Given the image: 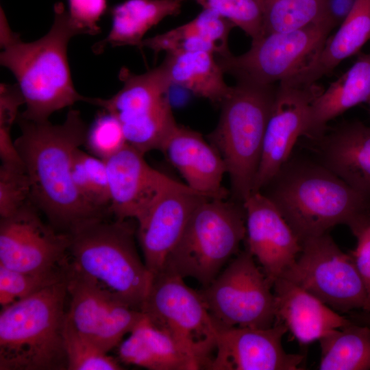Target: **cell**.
<instances>
[{
  "mask_svg": "<svg viewBox=\"0 0 370 370\" xmlns=\"http://www.w3.org/2000/svg\"><path fill=\"white\" fill-rule=\"evenodd\" d=\"M122 88L109 99L92 98L90 104L114 115L121 124L127 143L145 154L162 151L177 126L166 93L172 85L161 64L143 74L123 67Z\"/></svg>",
  "mask_w": 370,
  "mask_h": 370,
  "instance_id": "obj_8",
  "label": "cell"
},
{
  "mask_svg": "<svg viewBox=\"0 0 370 370\" xmlns=\"http://www.w3.org/2000/svg\"><path fill=\"white\" fill-rule=\"evenodd\" d=\"M66 277L2 307L0 370H64Z\"/></svg>",
  "mask_w": 370,
  "mask_h": 370,
  "instance_id": "obj_5",
  "label": "cell"
},
{
  "mask_svg": "<svg viewBox=\"0 0 370 370\" xmlns=\"http://www.w3.org/2000/svg\"><path fill=\"white\" fill-rule=\"evenodd\" d=\"M338 25L332 18L285 32L264 34L251 40L245 53L216 56L224 73L236 82L275 85L306 66Z\"/></svg>",
  "mask_w": 370,
  "mask_h": 370,
  "instance_id": "obj_10",
  "label": "cell"
},
{
  "mask_svg": "<svg viewBox=\"0 0 370 370\" xmlns=\"http://www.w3.org/2000/svg\"><path fill=\"white\" fill-rule=\"evenodd\" d=\"M339 25L306 66L280 83L297 86L314 84L344 60L358 53L370 39V0H356Z\"/></svg>",
  "mask_w": 370,
  "mask_h": 370,
  "instance_id": "obj_23",
  "label": "cell"
},
{
  "mask_svg": "<svg viewBox=\"0 0 370 370\" xmlns=\"http://www.w3.org/2000/svg\"><path fill=\"white\" fill-rule=\"evenodd\" d=\"M246 214V249L273 284L301 250V243L274 204L260 191L243 201Z\"/></svg>",
  "mask_w": 370,
  "mask_h": 370,
  "instance_id": "obj_18",
  "label": "cell"
},
{
  "mask_svg": "<svg viewBox=\"0 0 370 370\" xmlns=\"http://www.w3.org/2000/svg\"><path fill=\"white\" fill-rule=\"evenodd\" d=\"M286 325L268 328L217 326L216 349L208 369L297 370L304 356L286 352L282 344Z\"/></svg>",
  "mask_w": 370,
  "mask_h": 370,
  "instance_id": "obj_17",
  "label": "cell"
},
{
  "mask_svg": "<svg viewBox=\"0 0 370 370\" xmlns=\"http://www.w3.org/2000/svg\"><path fill=\"white\" fill-rule=\"evenodd\" d=\"M21 135L14 145L29 177L30 201L60 232L108 212L88 204L73 183L71 166L74 152L86 140L88 127L79 111L71 110L65 121L58 125L48 120L34 121L19 114Z\"/></svg>",
  "mask_w": 370,
  "mask_h": 370,
  "instance_id": "obj_1",
  "label": "cell"
},
{
  "mask_svg": "<svg viewBox=\"0 0 370 370\" xmlns=\"http://www.w3.org/2000/svg\"><path fill=\"white\" fill-rule=\"evenodd\" d=\"M118 346L119 361L150 370H197L194 361L145 316Z\"/></svg>",
  "mask_w": 370,
  "mask_h": 370,
  "instance_id": "obj_25",
  "label": "cell"
},
{
  "mask_svg": "<svg viewBox=\"0 0 370 370\" xmlns=\"http://www.w3.org/2000/svg\"><path fill=\"white\" fill-rule=\"evenodd\" d=\"M367 101L370 102V51L360 54L345 73L312 101L304 136L318 140L330 121Z\"/></svg>",
  "mask_w": 370,
  "mask_h": 370,
  "instance_id": "obj_24",
  "label": "cell"
},
{
  "mask_svg": "<svg viewBox=\"0 0 370 370\" xmlns=\"http://www.w3.org/2000/svg\"><path fill=\"white\" fill-rule=\"evenodd\" d=\"M68 233L66 274L141 311L153 275L138 255L136 230L127 219H95Z\"/></svg>",
  "mask_w": 370,
  "mask_h": 370,
  "instance_id": "obj_4",
  "label": "cell"
},
{
  "mask_svg": "<svg viewBox=\"0 0 370 370\" xmlns=\"http://www.w3.org/2000/svg\"><path fill=\"white\" fill-rule=\"evenodd\" d=\"M259 1L262 11L264 34L293 30L332 18L328 12L329 0Z\"/></svg>",
  "mask_w": 370,
  "mask_h": 370,
  "instance_id": "obj_30",
  "label": "cell"
},
{
  "mask_svg": "<svg viewBox=\"0 0 370 370\" xmlns=\"http://www.w3.org/2000/svg\"><path fill=\"white\" fill-rule=\"evenodd\" d=\"M207 198L193 191L167 192L137 222L136 234L144 262L153 277L162 269L193 211Z\"/></svg>",
  "mask_w": 370,
  "mask_h": 370,
  "instance_id": "obj_19",
  "label": "cell"
},
{
  "mask_svg": "<svg viewBox=\"0 0 370 370\" xmlns=\"http://www.w3.org/2000/svg\"><path fill=\"white\" fill-rule=\"evenodd\" d=\"M262 190L301 243L337 225L356 236L370 225V199L321 163L289 158Z\"/></svg>",
  "mask_w": 370,
  "mask_h": 370,
  "instance_id": "obj_2",
  "label": "cell"
},
{
  "mask_svg": "<svg viewBox=\"0 0 370 370\" xmlns=\"http://www.w3.org/2000/svg\"><path fill=\"white\" fill-rule=\"evenodd\" d=\"M354 319L358 324L370 327V312L360 310L354 314Z\"/></svg>",
  "mask_w": 370,
  "mask_h": 370,
  "instance_id": "obj_41",
  "label": "cell"
},
{
  "mask_svg": "<svg viewBox=\"0 0 370 370\" xmlns=\"http://www.w3.org/2000/svg\"><path fill=\"white\" fill-rule=\"evenodd\" d=\"M246 238L243 202L207 198L193 211L162 269L209 285Z\"/></svg>",
  "mask_w": 370,
  "mask_h": 370,
  "instance_id": "obj_7",
  "label": "cell"
},
{
  "mask_svg": "<svg viewBox=\"0 0 370 370\" xmlns=\"http://www.w3.org/2000/svg\"><path fill=\"white\" fill-rule=\"evenodd\" d=\"M182 0H127L110 10L112 27L108 36L95 43L92 51L101 53L106 45L135 46L141 49L145 34L169 16L180 12Z\"/></svg>",
  "mask_w": 370,
  "mask_h": 370,
  "instance_id": "obj_27",
  "label": "cell"
},
{
  "mask_svg": "<svg viewBox=\"0 0 370 370\" xmlns=\"http://www.w3.org/2000/svg\"><path fill=\"white\" fill-rule=\"evenodd\" d=\"M370 103V102H369Z\"/></svg>",
  "mask_w": 370,
  "mask_h": 370,
  "instance_id": "obj_42",
  "label": "cell"
},
{
  "mask_svg": "<svg viewBox=\"0 0 370 370\" xmlns=\"http://www.w3.org/2000/svg\"><path fill=\"white\" fill-rule=\"evenodd\" d=\"M318 140L321 164L370 199V127L346 121Z\"/></svg>",
  "mask_w": 370,
  "mask_h": 370,
  "instance_id": "obj_22",
  "label": "cell"
},
{
  "mask_svg": "<svg viewBox=\"0 0 370 370\" xmlns=\"http://www.w3.org/2000/svg\"><path fill=\"white\" fill-rule=\"evenodd\" d=\"M54 14L46 35L24 42L10 28L1 8L0 63L13 73L23 96L26 110L19 115L31 121H47L57 110L91 99L75 88L67 59L70 39L86 33L71 21L62 3L55 4Z\"/></svg>",
  "mask_w": 370,
  "mask_h": 370,
  "instance_id": "obj_3",
  "label": "cell"
},
{
  "mask_svg": "<svg viewBox=\"0 0 370 370\" xmlns=\"http://www.w3.org/2000/svg\"><path fill=\"white\" fill-rule=\"evenodd\" d=\"M162 152L192 190L208 198L227 199L229 191L222 186L226 165L201 134L177 124Z\"/></svg>",
  "mask_w": 370,
  "mask_h": 370,
  "instance_id": "obj_20",
  "label": "cell"
},
{
  "mask_svg": "<svg viewBox=\"0 0 370 370\" xmlns=\"http://www.w3.org/2000/svg\"><path fill=\"white\" fill-rule=\"evenodd\" d=\"M65 278L66 272L36 274L0 264V304L1 307L6 306Z\"/></svg>",
  "mask_w": 370,
  "mask_h": 370,
  "instance_id": "obj_34",
  "label": "cell"
},
{
  "mask_svg": "<svg viewBox=\"0 0 370 370\" xmlns=\"http://www.w3.org/2000/svg\"><path fill=\"white\" fill-rule=\"evenodd\" d=\"M322 91L316 84H278L252 192L262 190L289 160L297 139L304 134L310 104Z\"/></svg>",
  "mask_w": 370,
  "mask_h": 370,
  "instance_id": "obj_15",
  "label": "cell"
},
{
  "mask_svg": "<svg viewBox=\"0 0 370 370\" xmlns=\"http://www.w3.org/2000/svg\"><path fill=\"white\" fill-rule=\"evenodd\" d=\"M69 7L71 21L86 34L101 32L97 22L107 10V0H69Z\"/></svg>",
  "mask_w": 370,
  "mask_h": 370,
  "instance_id": "obj_37",
  "label": "cell"
},
{
  "mask_svg": "<svg viewBox=\"0 0 370 370\" xmlns=\"http://www.w3.org/2000/svg\"><path fill=\"white\" fill-rule=\"evenodd\" d=\"M162 64L171 84L180 86L194 95L221 104L232 90L224 80V72L216 55L205 51L166 53Z\"/></svg>",
  "mask_w": 370,
  "mask_h": 370,
  "instance_id": "obj_28",
  "label": "cell"
},
{
  "mask_svg": "<svg viewBox=\"0 0 370 370\" xmlns=\"http://www.w3.org/2000/svg\"><path fill=\"white\" fill-rule=\"evenodd\" d=\"M356 0H329L328 12L330 16L338 25L351 12Z\"/></svg>",
  "mask_w": 370,
  "mask_h": 370,
  "instance_id": "obj_40",
  "label": "cell"
},
{
  "mask_svg": "<svg viewBox=\"0 0 370 370\" xmlns=\"http://www.w3.org/2000/svg\"><path fill=\"white\" fill-rule=\"evenodd\" d=\"M276 89L275 85L236 82L208 135L225 162L232 199L238 201L243 202L253 191Z\"/></svg>",
  "mask_w": 370,
  "mask_h": 370,
  "instance_id": "obj_6",
  "label": "cell"
},
{
  "mask_svg": "<svg viewBox=\"0 0 370 370\" xmlns=\"http://www.w3.org/2000/svg\"><path fill=\"white\" fill-rule=\"evenodd\" d=\"M25 103L18 84H1L0 86V127L11 130L19 114V106Z\"/></svg>",
  "mask_w": 370,
  "mask_h": 370,
  "instance_id": "obj_38",
  "label": "cell"
},
{
  "mask_svg": "<svg viewBox=\"0 0 370 370\" xmlns=\"http://www.w3.org/2000/svg\"><path fill=\"white\" fill-rule=\"evenodd\" d=\"M280 277L336 312H370V299L352 255L344 253L328 233L304 241L299 256Z\"/></svg>",
  "mask_w": 370,
  "mask_h": 370,
  "instance_id": "obj_11",
  "label": "cell"
},
{
  "mask_svg": "<svg viewBox=\"0 0 370 370\" xmlns=\"http://www.w3.org/2000/svg\"><path fill=\"white\" fill-rule=\"evenodd\" d=\"M235 25L230 21L207 9L192 21L153 37L143 39L141 49H151L156 56L164 51H205L216 56H226L231 52L228 38Z\"/></svg>",
  "mask_w": 370,
  "mask_h": 370,
  "instance_id": "obj_26",
  "label": "cell"
},
{
  "mask_svg": "<svg viewBox=\"0 0 370 370\" xmlns=\"http://www.w3.org/2000/svg\"><path fill=\"white\" fill-rule=\"evenodd\" d=\"M31 201L0 220V264L30 273L66 272L70 237L46 224Z\"/></svg>",
  "mask_w": 370,
  "mask_h": 370,
  "instance_id": "obj_13",
  "label": "cell"
},
{
  "mask_svg": "<svg viewBox=\"0 0 370 370\" xmlns=\"http://www.w3.org/2000/svg\"><path fill=\"white\" fill-rule=\"evenodd\" d=\"M182 1L186 0H182ZM241 28L251 40L263 36V16L259 0H193Z\"/></svg>",
  "mask_w": 370,
  "mask_h": 370,
  "instance_id": "obj_33",
  "label": "cell"
},
{
  "mask_svg": "<svg viewBox=\"0 0 370 370\" xmlns=\"http://www.w3.org/2000/svg\"><path fill=\"white\" fill-rule=\"evenodd\" d=\"M273 285L246 249L199 292L217 326L268 328L276 321Z\"/></svg>",
  "mask_w": 370,
  "mask_h": 370,
  "instance_id": "obj_12",
  "label": "cell"
},
{
  "mask_svg": "<svg viewBox=\"0 0 370 370\" xmlns=\"http://www.w3.org/2000/svg\"><path fill=\"white\" fill-rule=\"evenodd\" d=\"M356 237L358 243L352 256L370 299V225Z\"/></svg>",
  "mask_w": 370,
  "mask_h": 370,
  "instance_id": "obj_39",
  "label": "cell"
},
{
  "mask_svg": "<svg viewBox=\"0 0 370 370\" xmlns=\"http://www.w3.org/2000/svg\"><path fill=\"white\" fill-rule=\"evenodd\" d=\"M141 312L199 369H208L216 349L217 326L199 292L188 286L183 278L164 269L154 275Z\"/></svg>",
  "mask_w": 370,
  "mask_h": 370,
  "instance_id": "obj_9",
  "label": "cell"
},
{
  "mask_svg": "<svg viewBox=\"0 0 370 370\" xmlns=\"http://www.w3.org/2000/svg\"><path fill=\"white\" fill-rule=\"evenodd\" d=\"M71 175L79 195L93 207L110 213L106 161L77 148L73 157Z\"/></svg>",
  "mask_w": 370,
  "mask_h": 370,
  "instance_id": "obj_31",
  "label": "cell"
},
{
  "mask_svg": "<svg viewBox=\"0 0 370 370\" xmlns=\"http://www.w3.org/2000/svg\"><path fill=\"white\" fill-rule=\"evenodd\" d=\"M31 184L23 164L1 163L0 217H8L30 201Z\"/></svg>",
  "mask_w": 370,
  "mask_h": 370,
  "instance_id": "obj_36",
  "label": "cell"
},
{
  "mask_svg": "<svg viewBox=\"0 0 370 370\" xmlns=\"http://www.w3.org/2000/svg\"><path fill=\"white\" fill-rule=\"evenodd\" d=\"M144 156L127 144L105 160L110 195L109 212L116 219H134L138 222L166 193L195 192L151 167Z\"/></svg>",
  "mask_w": 370,
  "mask_h": 370,
  "instance_id": "obj_14",
  "label": "cell"
},
{
  "mask_svg": "<svg viewBox=\"0 0 370 370\" xmlns=\"http://www.w3.org/2000/svg\"><path fill=\"white\" fill-rule=\"evenodd\" d=\"M319 369H370V327L352 323L319 340Z\"/></svg>",
  "mask_w": 370,
  "mask_h": 370,
  "instance_id": "obj_29",
  "label": "cell"
},
{
  "mask_svg": "<svg viewBox=\"0 0 370 370\" xmlns=\"http://www.w3.org/2000/svg\"><path fill=\"white\" fill-rule=\"evenodd\" d=\"M70 297L66 322L79 335L108 352L130 333L144 314L97 288L66 274Z\"/></svg>",
  "mask_w": 370,
  "mask_h": 370,
  "instance_id": "obj_16",
  "label": "cell"
},
{
  "mask_svg": "<svg viewBox=\"0 0 370 370\" xmlns=\"http://www.w3.org/2000/svg\"><path fill=\"white\" fill-rule=\"evenodd\" d=\"M276 321L284 323L300 344L306 345L353 323L291 281L273 282Z\"/></svg>",
  "mask_w": 370,
  "mask_h": 370,
  "instance_id": "obj_21",
  "label": "cell"
},
{
  "mask_svg": "<svg viewBox=\"0 0 370 370\" xmlns=\"http://www.w3.org/2000/svg\"><path fill=\"white\" fill-rule=\"evenodd\" d=\"M64 346L68 370H120L119 360L109 356L92 342L79 335L66 322Z\"/></svg>",
  "mask_w": 370,
  "mask_h": 370,
  "instance_id": "obj_32",
  "label": "cell"
},
{
  "mask_svg": "<svg viewBox=\"0 0 370 370\" xmlns=\"http://www.w3.org/2000/svg\"><path fill=\"white\" fill-rule=\"evenodd\" d=\"M127 144L121 124L114 115L105 110L88 127L84 143L92 155L103 160Z\"/></svg>",
  "mask_w": 370,
  "mask_h": 370,
  "instance_id": "obj_35",
  "label": "cell"
}]
</instances>
